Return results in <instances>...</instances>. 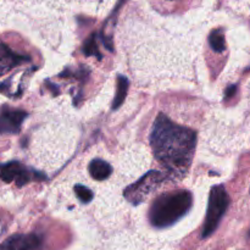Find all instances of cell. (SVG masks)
I'll return each instance as SVG.
<instances>
[{
    "instance_id": "1",
    "label": "cell",
    "mask_w": 250,
    "mask_h": 250,
    "mask_svg": "<svg viewBox=\"0 0 250 250\" xmlns=\"http://www.w3.org/2000/svg\"><path fill=\"white\" fill-rule=\"evenodd\" d=\"M197 134L194 131L176 125L165 115L155 120L150 136L156 160L166 168L171 178H182L192 163Z\"/></svg>"
},
{
    "instance_id": "2",
    "label": "cell",
    "mask_w": 250,
    "mask_h": 250,
    "mask_svg": "<svg viewBox=\"0 0 250 250\" xmlns=\"http://www.w3.org/2000/svg\"><path fill=\"white\" fill-rule=\"evenodd\" d=\"M192 202V194L188 190L161 195L151 205L149 220L158 229L171 226L189 211Z\"/></svg>"
},
{
    "instance_id": "3",
    "label": "cell",
    "mask_w": 250,
    "mask_h": 250,
    "mask_svg": "<svg viewBox=\"0 0 250 250\" xmlns=\"http://www.w3.org/2000/svg\"><path fill=\"white\" fill-rule=\"evenodd\" d=\"M229 205V197L224 186H215L211 188L208 204L207 217H205L204 227H203V238H208L215 232L220 221L224 217L227 208Z\"/></svg>"
},
{
    "instance_id": "4",
    "label": "cell",
    "mask_w": 250,
    "mask_h": 250,
    "mask_svg": "<svg viewBox=\"0 0 250 250\" xmlns=\"http://www.w3.org/2000/svg\"><path fill=\"white\" fill-rule=\"evenodd\" d=\"M165 180V176L158 171H150L146 173L144 177H142L138 182L129 186L125 190V197L132 204L138 205L139 203L143 202L150 193L158 189L160 187L161 182Z\"/></svg>"
},
{
    "instance_id": "5",
    "label": "cell",
    "mask_w": 250,
    "mask_h": 250,
    "mask_svg": "<svg viewBox=\"0 0 250 250\" xmlns=\"http://www.w3.org/2000/svg\"><path fill=\"white\" fill-rule=\"evenodd\" d=\"M41 244L42 239L37 234H15L2 243L0 250H37Z\"/></svg>"
},
{
    "instance_id": "6",
    "label": "cell",
    "mask_w": 250,
    "mask_h": 250,
    "mask_svg": "<svg viewBox=\"0 0 250 250\" xmlns=\"http://www.w3.org/2000/svg\"><path fill=\"white\" fill-rule=\"evenodd\" d=\"M0 178L6 183L15 181L19 187H22L29 181V173L21 164L12 161V163L2 166L1 171H0Z\"/></svg>"
},
{
    "instance_id": "7",
    "label": "cell",
    "mask_w": 250,
    "mask_h": 250,
    "mask_svg": "<svg viewBox=\"0 0 250 250\" xmlns=\"http://www.w3.org/2000/svg\"><path fill=\"white\" fill-rule=\"evenodd\" d=\"M27 114L21 110H5L0 115V134L17 133Z\"/></svg>"
},
{
    "instance_id": "8",
    "label": "cell",
    "mask_w": 250,
    "mask_h": 250,
    "mask_svg": "<svg viewBox=\"0 0 250 250\" xmlns=\"http://www.w3.org/2000/svg\"><path fill=\"white\" fill-rule=\"evenodd\" d=\"M29 60L31 59L27 56L14 53L6 44L0 41V76L5 75L14 67Z\"/></svg>"
},
{
    "instance_id": "9",
    "label": "cell",
    "mask_w": 250,
    "mask_h": 250,
    "mask_svg": "<svg viewBox=\"0 0 250 250\" xmlns=\"http://www.w3.org/2000/svg\"><path fill=\"white\" fill-rule=\"evenodd\" d=\"M89 172L92 177L97 181H104L111 175L112 168L106 161L95 159L89 164Z\"/></svg>"
},
{
    "instance_id": "10",
    "label": "cell",
    "mask_w": 250,
    "mask_h": 250,
    "mask_svg": "<svg viewBox=\"0 0 250 250\" xmlns=\"http://www.w3.org/2000/svg\"><path fill=\"white\" fill-rule=\"evenodd\" d=\"M127 89H128V80L125 76H119L117 77V88L116 95H115L114 103H112V109H119L125 102L127 95Z\"/></svg>"
},
{
    "instance_id": "11",
    "label": "cell",
    "mask_w": 250,
    "mask_h": 250,
    "mask_svg": "<svg viewBox=\"0 0 250 250\" xmlns=\"http://www.w3.org/2000/svg\"><path fill=\"white\" fill-rule=\"evenodd\" d=\"M209 43L212 50L216 53H222L226 49V43H225V37L221 29H215L211 32L209 37Z\"/></svg>"
},
{
    "instance_id": "12",
    "label": "cell",
    "mask_w": 250,
    "mask_h": 250,
    "mask_svg": "<svg viewBox=\"0 0 250 250\" xmlns=\"http://www.w3.org/2000/svg\"><path fill=\"white\" fill-rule=\"evenodd\" d=\"M76 195L78 197V199L83 203H89L93 199V193L89 188L84 187V186H76L75 187Z\"/></svg>"
},
{
    "instance_id": "13",
    "label": "cell",
    "mask_w": 250,
    "mask_h": 250,
    "mask_svg": "<svg viewBox=\"0 0 250 250\" xmlns=\"http://www.w3.org/2000/svg\"><path fill=\"white\" fill-rule=\"evenodd\" d=\"M83 51H84L85 55H97L98 58L100 59V53H99V50H98L97 42H95L94 34H92V36H90V38L84 43Z\"/></svg>"
},
{
    "instance_id": "14",
    "label": "cell",
    "mask_w": 250,
    "mask_h": 250,
    "mask_svg": "<svg viewBox=\"0 0 250 250\" xmlns=\"http://www.w3.org/2000/svg\"><path fill=\"white\" fill-rule=\"evenodd\" d=\"M236 90H237L236 85H231V87L227 88V89H226V98L233 97L234 93H236Z\"/></svg>"
}]
</instances>
